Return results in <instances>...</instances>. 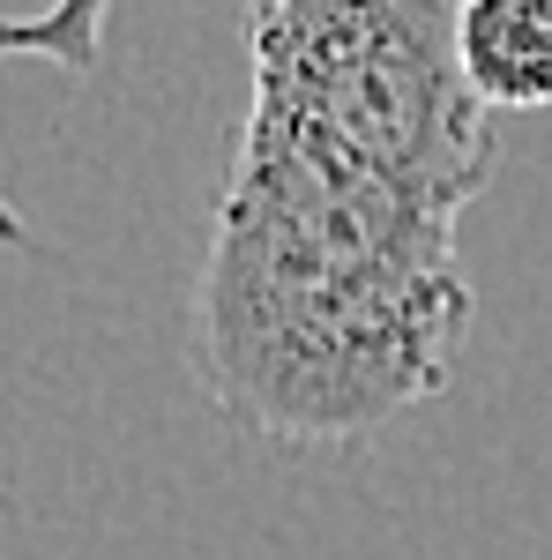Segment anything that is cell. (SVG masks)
I'll return each instance as SVG.
<instances>
[{
  "mask_svg": "<svg viewBox=\"0 0 552 560\" xmlns=\"http://www.w3.org/2000/svg\"><path fill=\"white\" fill-rule=\"evenodd\" d=\"M470 306L456 210L247 97L187 292V359L232 427L292 448L396 427L448 382Z\"/></svg>",
  "mask_w": 552,
  "mask_h": 560,
  "instance_id": "1",
  "label": "cell"
},
{
  "mask_svg": "<svg viewBox=\"0 0 552 560\" xmlns=\"http://www.w3.org/2000/svg\"><path fill=\"white\" fill-rule=\"evenodd\" d=\"M255 105H284L463 217L493 179V113L456 52V0H247Z\"/></svg>",
  "mask_w": 552,
  "mask_h": 560,
  "instance_id": "2",
  "label": "cell"
},
{
  "mask_svg": "<svg viewBox=\"0 0 552 560\" xmlns=\"http://www.w3.org/2000/svg\"><path fill=\"white\" fill-rule=\"evenodd\" d=\"M456 52L485 113L552 105V0H456Z\"/></svg>",
  "mask_w": 552,
  "mask_h": 560,
  "instance_id": "3",
  "label": "cell"
},
{
  "mask_svg": "<svg viewBox=\"0 0 552 560\" xmlns=\"http://www.w3.org/2000/svg\"><path fill=\"white\" fill-rule=\"evenodd\" d=\"M105 15L113 0H45L31 15H0V60H52L90 75L105 52Z\"/></svg>",
  "mask_w": 552,
  "mask_h": 560,
  "instance_id": "4",
  "label": "cell"
}]
</instances>
